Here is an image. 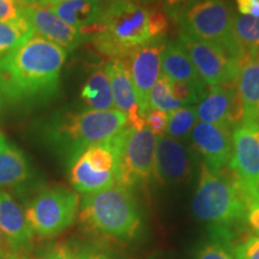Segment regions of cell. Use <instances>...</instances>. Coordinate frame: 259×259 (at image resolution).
<instances>
[{
	"instance_id": "e0dca14e",
	"label": "cell",
	"mask_w": 259,
	"mask_h": 259,
	"mask_svg": "<svg viewBox=\"0 0 259 259\" xmlns=\"http://www.w3.org/2000/svg\"><path fill=\"white\" fill-rule=\"evenodd\" d=\"M191 173V158L181 142L161 136L155 149L154 178L162 185L181 183Z\"/></svg>"
},
{
	"instance_id": "7c38bea8",
	"label": "cell",
	"mask_w": 259,
	"mask_h": 259,
	"mask_svg": "<svg viewBox=\"0 0 259 259\" xmlns=\"http://www.w3.org/2000/svg\"><path fill=\"white\" fill-rule=\"evenodd\" d=\"M196 109L200 122L225 126L233 131L244 120L238 82L210 87Z\"/></svg>"
},
{
	"instance_id": "5bb4252c",
	"label": "cell",
	"mask_w": 259,
	"mask_h": 259,
	"mask_svg": "<svg viewBox=\"0 0 259 259\" xmlns=\"http://www.w3.org/2000/svg\"><path fill=\"white\" fill-rule=\"evenodd\" d=\"M18 6L21 16L34 35L53 42L66 52L76 50L84 41L89 40L82 32L61 21L47 6L37 4H19Z\"/></svg>"
},
{
	"instance_id": "d6986e66",
	"label": "cell",
	"mask_w": 259,
	"mask_h": 259,
	"mask_svg": "<svg viewBox=\"0 0 259 259\" xmlns=\"http://www.w3.org/2000/svg\"><path fill=\"white\" fill-rule=\"evenodd\" d=\"M103 8L102 0H67L50 9L61 21L90 38L101 18Z\"/></svg>"
},
{
	"instance_id": "7402d4cb",
	"label": "cell",
	"mask_w": 259,
	"mask_h": 259,
	"mask_svg": "<svg viewBox=\"0 0 259 259\" xmlns=\"http://www.w3.org/2000/svg\"><path fill=\"white\" fill-rule=\"evenodd\" d=\"M244 120L259 125V57L246 60L238 77Z\"/></svg>"
},
{
	"instance_id": "cb8c5ba5",
	"label": "cell",
	"mask_w": 259,
	"mask_h": 259,
	"mask_svg": "<svg viewBox=\"0 0 259 259\" xmlns=\"http://www.w3.org/2000/svg\"><path fill=\"white\" fill-rule=\"evenodd\" d=\"M233 34L240 50L242 64L259 57V18L234 14Z\"/></svg>"
},
{
	"instance_id": "b9f144b4",
	"label": "cell",
	"mask_w": 259,
	"mask_h": 259,
	"mask_svg": "<svg viewBox=\"0 0 259 259\" xmlns=\"http://www.w3.org/2000/svg\"><path fill=\"white\" fill-rule=\"evenodd\" d=\"M11 259H29L25 255H17V257H12Z\"/></svg>"
},
{
	"instance_id": "7bdbcfd3",
	"label": "cell",
	"mask_w": 259,
	"mask_h": 259,
	"mask_svg": "<svg viewBox=\"0 0 259 259\" xmlns=\"http://www.w3.org/2000/svg\"><path fill=\"white\" fill-rule=\"evenodd\" d=\"M38 3H40V0H36V4H38Z\"/></svg>"
},
{
	"instance_id": "9c48e42d",
	"label": "cell",
	"mask_w": 259,
	"mask_h": 259,
	"mask_svg": "<svg viewBox=\"0 0 259 259\" xmlns=\"http://www.w3.org/2000/svg\"><path fill=\"white\" fill-rule=\"evenodd\" d=\"M156 143L157 136L147 125L126 128L120 145L118 184L132 190L153 179Z\"/></svg>"
},
{
	"instance_id": "60d3db41",
	"label": "cell",
	"mask_w": 259,
	"mask_h": 259,
	"mask_svg": "<svg viewBox=\"0 0 259 259\" xmlns=\"http://www.w3.org/2000/svg\"><path fill=\"white\" fill-rule=\"evenodd\" d=\"M14 2H19L21 4H36V0H14Z\"/></svg>"
},
{
	"instance_id": "74e56055",
	"label": "cell",
	"mask_w": 259,
	"mask_h": 259,
	"mask_svg": "<svg viewBox=\"0 0 259 259\" xmlns=\"http://www.w3.org/2000/svg\"><path fill=\"white\" fill-rule=\"evenodd\" d=\"M12 254L9 250V246L6 244L4 235L0 231V259H11Z\"/></svg>"
},
{
	"instance_id": "836d02e7",
	"label": "cell",
	"mask_w": 259,
	"mask_h": 259,
	"mask_svg": "<svg viewBox=\"0 0 259 259\" xmlns=\"http://www.w3.org/2000/svg\"><path fill=\"white\" fill-rule=\"evenodd\" d=\"M161 8L166 12V15L171 21L180 15L184 10L190 8L191 5L197 4V3L203 2V0H160Z\"/></svg>"
},
{
	"instance_id": "d4e9b609",
	"label": "cell",
	"mask_w": 259,
	"mask_h": 259,
	"mask_svg": "<svg viewBox=\"0 0 259 259\" xmlns=\"http://www.w3.org/2000/svg\"><path fill=\"white\" fill-rule=\"evenodd\" d=\"M197 109L194 106H184L168 114V137L183 139L192 131L197 121Z\"/></svg>"
},
{
	"instance_id": "4dcf8cb0",
	"label": "cell",
	"mask_w": 259,
	"mask_h": 259,
	"mask_svg": "<svg viewBox=\"0 0 259 259\" xmlns=\"http://www.w3.org/2000/svg\"><path fill=\"white\" fill-rule=\"evenodd\" d=\"M245 215L244 225L259 236V193H244Z\"/></svg>"
},
{
	"instance_id": "2e32d148",
	"label": "cell",
	"mask_w": 259,
	"mask_h": 259,
	"mask_svg": "<svg viewBox=\"0 0 259 259\" xmlns=\"http://www.w3.org/2000/svg\"><path fill=\"white\" fill-rule=\"evenodd\" d=\"M0 231L12 257L24 255L31 248L34 233L29 227L24 209L5 190H0Z\"/></svg>"
},
{
	"instance_id": "83f0119b",
	"label": "cell",
	"mask_w": 259,
	"mask_h": 259,
	"mask_svg": "<svg viewBox=\"0 0 259 259\" xmlns=\"http://www.w3.org/2000/svg\"><path fill=\"white\" fill-rule=\"evenodd\" d=\"M170 90L173 96L183 106H194L200 102L206 93V84L204 82H171Z\"/></svg>"
},
{
	"instance_id": "f35d334b",
	"label": "cell",
	"mask_w": 259,
	"mask_h": 259,
	"mask_svg": "<svg viewBox=\"0 0 259 259\" xmlns=\"http://www.w3.org/2000/svg\"><path fill=\"white\" fill-rule=\"evenodd\" d=\"M67 2V0H40L37 5H42V6H47V8H51V6L61 4V3Z\"/></svg>"
},
{
	"instance_id": "3957f363",
	"label": "cell",
	"mask_w": 259,
	"mask_h": 259,
	"mask_svg": "<svg viewBox=\"0 0 259 259\" xmlns=\"http://www.w3.org/2000/svg\"><path fill=\"white\" fill-rule=\"evenodd\" d=\"M78 216L88 231L119 241L132 240L142 229L141 211L132 190L118 183L84 194Z\"/></svg>"
},
{
	"instance_id": "ac0fdd59",
	"label": "cell",
	"mask_w": 259,
	"mask_h": 259,
	"mask_svg": "<svg viewBox=\"0 0 259 259\" xmlns=\"http://www.w3.org/2000/svg\"><path fill=\"white\" fill-rule=\"evenodd\" d=\"M105 70L111 84L113 102L116 111L126 115L130 126L143 127L145 121L139 114L137 96L130 76L127 61L112 59L105 65Z\"/></svg>"
},
{
	"instance_id": "ba28073f",
	"label": "cell",
	"mask_w": 259,
	"mask_h": 259,
	"mask_svg": "<svg viewBox=\"0 0 259 259\" xmlns=\"http://www.w3.org/2000/svg\"><path fill=\"white\" fill-rule=\"evenodd\" d=\"M78 193L65 186L42 189L25 204L24 213L34 235L53 238L73 225L79 211Z\"/></svg>"
},
{
	"instance_id": "5b68a950",
	"label": "cell",
	"mask_w": 259,
	"mask_h": 259,
	"mask_svg": "<svg viewBox=\"0 0 259 259\" xmlns=\"http://www.w3.org/2000/svg\"><path fill=\"white\" fill-rule=\"evenodd\" d=\"M192 212L199 221L220 228L244 225V191L232 170H213L202 163Z\"/></svg>"
},
{
	"instance_id": "9a60e30c",
	"label": "cell",
	"mask_w": 259,
	"mask_h": 259,
	"mask_svg": "<svg viewBox=\"0 0 259 259\" xmlns=\"http://www.w3.org/2000/svg\"><path fill=\"white\" fill-rule=\"evenodd\" d=\"M191 141L210 169L222 170L229 166L233 148L231 128L198 122L191 131Z\"/></svg>"
},
{
	"instance_id": "8d00e7d4",
	"label": "cell",
	"mask_w": 259,
	"mask_h": 259,
	"mask_svg": "<svg viewBox=\"0 0 259 259\" xmlns=\"http://www.w3.org/2000/svg\"><path fill=\"white\" fill-rule=\"evenodd\" d=\"M239 15L259 18V0H235Z\"/></svg>"
},
{
	"instance_id": "603a6c76",
	"label": "cell",
	"mask_w": 259,
	"mask_h": 259,
	"mask_svg": "<svg viewBox=\"0 0 259 259\" xmlns=\"http://www.w3.org/2000/svg\"><path fill=\"white\" fill-rule=\"evenodd\" d=\"M80 99L94 111H113L115 109L108 76L105 67H97L88 77L80 90Z\"/></svg>"
},
{
	"instance_id": "4fadbf2b",
	"label": "cell",
	"mask_w": 259,
	"mask_h": 259,
	"mask_svg": "<svg viewBox=\"0 0 259 259\" xmlns=\"http://www.w3.org/2000/svg\"><path fill=\"white\" fill-rule=\"evenodd\" d=\"M166 44L167 42L164 38H160L153 44L139 48L126 60L136 96H137L139 114L143 119L150 111L149 95L157 79L160 78L161 56Z\"/></svg>"
},
{
	"instance_id": "1f68e13d",
	"label": "cell",
	"mask_w": 259,
	"mask_h": 259,
	"mask_svg": "<svg viewBox=\"0 0 259 259\" xmlns=\"http://www.w3.org/2000/svg\"><path fill=\"white\" fill-rule=\"evenodd\" d=\"M147 127L156 135L157 137L164 136L167 132L168 125V113L157 111V109H150L144 118Z\"/></svg>"
},
{
	"instance_id": "ab89813d",
	"label": "cell",
	"mask_w": 259,
	"mask_h": 259,
	"mask_svg": "<svg viewBox=\"0 0 259 259\" xmlns=\"http://www.w3.org/2000/svg\"><path fill=\"white\" fill-rule=\"evenodd\" d=\"M105 3H112V2H122V0H102ZM128 2H141V3H154L156 0H128Z\"/></svg>"
},
{
	"instance_id": "6da1fadb",
	"label": "cell",
	"mask_w": 259,
	"mask_h": 259,
	"mask_svg": "<svg viewBox=\"0 0 259 259\" xmlns=\"http://www.w3.org/2000/svg\"><path fill=\"white\" fill-rule=\"evenodd\" d=\"M67 52L32 36L0 59V111L31 108L59 92Z\"/></svg>"
},
{
	"instance_id": "f546056e",
	"label": "cell",
	"mask_w": 259,
	"mask_h": 259,
	"mask_svg": "<svg viewBox=\"0 0 259 259\" xmlns=\"http://www.w3.org/2000/svg\"><path fill=\"white\" fill-rule=\"evenodd\" d=\"M196 259H234L231 246L227 242L213 238L204 244L196 254Z\"/></svg>"
},
{
	"instance_id": "52a82bcc",
	"label": "cell",
	"mask_w": 259,
	"mask_h": 259,
	"mask_svg": "<svg viewBox=\"0 0 259 259\" xmlns=\"http://www.w3.org/2000/svg\"><path fill=\"white\" fill-rule=\"evenodd\" d=\"M126 128L111 141L84 149L71 162L70 181L76 192L84 196L118 183L120 145Z\"/></svg>"
},
{
	"instance_id": "8992f818",
	"label": "cell",
	"mask_w": 259,
	"mask_h": 259,
	"mask_svg": "<svg viewBox=\"0 0 259 259\" xmlns=\"http://www.w3.org/2000/svg\"><path fill=\"white\" fill-rule=\"evenodd\" d=\"M233 18L234 12L228 2L203 0L184 10L173 22L181 34L218 45L242 65L240 50L233 34Z\"/></svg>"
},
{
	"instance_id": "30bf717a",
	"label": "cell",
	"mask_w": 259,
	"mask_h": 259,
	"mask_svg": "<svg viewBox=\"0 0 259 259\" xmlns=\"http://www.w3.org/2000/svg\"><path fill=\"white\" fill-rule=\"evenodd\" d=\"M178 41L185 48L197 73L206 85L216 87L238 82L241 65L223 48L181 32Z\"/></svg>"
},
{
	"instance_id": "277c9868",
	"label": "cell",
	"mask_w": 259,
	"mask_h": 259,
	"mask_svg": "<svg viewBox=\"0 0 259 259\" xmlns=\"http://www.w3.org/2000/svg\"><path fill=\"white\" fill-rule=\"evenodd\" d=\"M125 114L113 111L64 112L46 128L48 141L63 151L70 163L90 145L108 142L128 127Z\"/></svg>"
},
{
	"instance_id": "8fae6325",
	"label": "cell",
	"mask_w": 259,
	"mask_h": 259,
	"mask_svg": "<svg viewBox=\"0 0 259 259\" xmlns=\"http://www.w3.org/2000/svg\"><path fill=\"white\" fill-rule=\"evenodd\" d=\"M229 169L244 193H259V125L242 120L232 131Z\"/></svg>"
},
{
	"instance_id": "f1b7e54d",
	"label": "cell",
	"mask_w": 259,
	"mask_h": 259,
	"mask_svg": "<svg viewBox=\"0 0 259 259\" xmlns=\"http://www.w3.org/2000/svg\"><path fill=\"white\" fill-rule=\"evenodd\" d=\"M234 259H259V236L248 234L231 245Z\"/></svg>"
},
{
	"instance_id": "7a4b0ae2",
	"label": "cell",
	"mask_w": 259,
	"mask_h": 259,
	"mask_svg": "<svg viewBox=\"0 0 259 259\" xmlns=\"http://www.w3.org/2000/svg\"><path fill=\"white\" fill-rule=\"evenodd\" d=\"M167 29V15L156 2L105 3L89 41L109 60H127L139 48L164 38Z\"/></svg>"
},
{
	"instance_id": "484cf974",
	"label": "cell",
	"mask_w": 259,
	"mask_h": 259,
	"mask_svg": "<svg viewBox=\"0 0 259 259\" xmlns=\"http://www.w3.org/2000/svg\"><path fill=\"white\" fill-rule=\"evenodd\" d=\"M32 36L35 35L29 25H16L0 22V59Z\"/></svg>"
},
{
	"instance_id": "4316f807",
	"label": "cell",
	"mask_w": 259,
	"mask_h": 259,
	"mask_svg": "<svg viewBox=\"0 0 259 259\" xmlns=\"http://www.w3.org/2000/svg\"><path fill=\"white\" fill-rule=\"evenodd\" d=\"M149 107L150 109H157L166 113H170L180 107H184L171 94L170 80L164 74L160 76L154 88L151 89L149 95Z\"/></svg>"
},
{
	"instance_id": "d6a6232c",
	"label": "cell",
	"mask_w": 259,
	"mask_h": 259,
	"mask_svg": "<svg viewBox=\"0 0 259 259\" xmlns=\"http://www.w3.org/2000/svg\"><path fill=\"white\" fill-rule=\"evenodd\" d=\"M0 22L16 25H28L21 16L19 6L14 0H0Z\"/></svg>"
},
{
	"instance_id": "e575fe53",
	"label": "cell",
	"mask_w": 259,
	"mask_h": 259,
	"mask_svg": "<svg viewBox=\"0 0 259 259\" xmlns=\"http://www.w3.org/2000/svg\"><path fill=\"white\" fill-rule=\"evenodd\" d=\"M35 259H74V248L63 244L53 245Z\"/></svg>"
},
{
	"instance_id": "ffe728a7",
	"label": "cell",
	"mask_w": 259,
	"mask_h": 259,
	"mask_svg": "<svg viewBox=\"0 0 259 259\" xmlns=\"http://www.w3.org/2000/svg\"><path fill=\"white\" fill-rule=\"evenodd\" d=\"M30 179L31 169L24 153L0 134V190L19 189Z\"/></svg>"
},
{
	"instance_id": "44dd1931",
	"label": "cell",
	"mask_w": 259,
	"mask_h": 259,
	"mask_svg": "<svg viewBox=\"0 0 259 259\" xmlns=\"http://www.w3.org/2000/svg\"><path fill=\"white\" fill-rule=\"evenodd\" d=\"M161 69L171 82H203L179 41H169L166 44L161 56Z\"/></svg>"
},
{
	"instance_id": "d590c367",
	"label": "cell",
	"mask_w": 259,
	"mask_h": 259,
	"mask_svg": "<svg viewBox=\"0 0 259 259\" xmlns=\"http://www.w3.org/2000/svg\"><path fill=\"white\" fill-rule=\"evenodd\" d=\"M74 259H116L108 252L96 246H83L74 248Z\"/></svg>"
}]
</instances>
